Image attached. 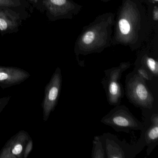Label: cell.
Here are the masks:
<instances>
[{
	"instance_id": "cell-19",
	"label": "cell",
	"mask_w": 158,
	"mask_h": 158,
	"mask_svg": "<svg viewBox=\"0 0 158 158\" xmlns=\"http://www.w3.org/2000/svg\"><path fill=\"white\" fill-rule=\"evenodd\" d=\"M149 1V3H154V4H157L158 0H148Z\"/></svg>"
},
{
	"instance_id": "cell-4",
	"label": "cell",
	"mask_w": 158,
	"mask_h": 158,
	"mask_svg": "<svg viewBox=\"0 0 158 158\" xmlns=\"http://www.w3.org/2000/svg\"><path fill=\"white\" fill-rule=\"evenodd\" d=\"M100 138L106 158H135L146 147L141 135L133 145L120 140L117 136L110 133H104Z\"/></svg>"
},
{
	"instance_id": "cell-12",
	"label": "cell",
	"mask_w": 158,
	"mask_h": 158,
	"mask_svg": "<svg viewBox=\"0 0 158 158\" xmlns=\"http://www.w3.org/2000/svg\"><path fill=\"white\" fill-rule=\"evenodd\" d=\"M135 64H139L146 69L153 78L158 80V60L147 53L140 55L135 61Z\"/></svg>"
},
{
	"instance_id": "cell-8",
	"label": "cell",
	"mask_w": 158,
	"mask_h": 158,
	"mask_svg": "<svg viewBox=\"0 0 158 158\" xmlns=\"http://www.w3.org/2000/svg\"><path fill=\"white\" fill-rule=\"evenodd\" d=\"M144 127L140 135L147 146V154L149 156L158 144V110L142 113Z\"/></svg>"
},
{
	"instance_id": "cell-17",
	"label": "cell",
	"mask_w": 158,
	"mask_h": 158,
	"mask_svg": "<svg viewBox=\"0 0 158 158\" xmlns=\"http://www.w3.org/2000/svg\"><path fill=\"white\" fill-rule=\"evenodd\" d=\"M10 98V97L7 96V97H3V98H0V113L2 112L3 109L9 103Z\"/></svg>"
},
{
	"instance_id": "cell-14",
	"label": "cell",
	"mask_w": 158,
	"mask_h": 158,
	"mask_svg": "<svg viewBox=\"0 0 158 158\" xmlns=\"http://www.w3.org/2000/svg\"><path fill=\"white\" fill-rule=\"evenodd\" d=\"M92 158H106L105 151L100 136H95L93 140Z\"/></svg>"
},
{
	"instance_id": "cell-11",
	"label": "cell",
	"mask_w": 158,
	"mask_h": 158,
	"mask_svg": "<svg viewBox=\"0 0 158 158\" xmlns=\"http://www.w3.org/2000/svg\"><path fill=\"white\" fill-rule=\"evenodd\" d=\"M44 4L48 11L54 17L72 15L80 10V6L70 0H44Z\"/></svg>"
},
{
	"instance_id": "cell-15",
	"label": "cell",
	"mask_w": 158,
	"mask_h": 158,
	"mask_svg": "<svg viewBox=\"0 0 158 158\" xmlns=\"http://www.w3.org/2000/svg\"><path fill=\"white\" fill-rule=\"evenodd\" d=\"M21 5L20 0H0V7L3 8L18 7Z\"/></svg>"
},
{
	"instance_id": "cell-5",
	"label": "cell",
	"mask_w": 158,
	"mask_h": 158,
	"mask_svg": "<svg viewBox=\"0 0 158 158\" xmlns=\"http://www.w3.org/2000/svg\"><path fill=\"white\" fill-rule=\"evenodd\" d=\"M101 123L112 127L116 132L128 133L134 130L141 131L144 127L139 121L126 106L116 105L101 120Z\"/></svg>"
},
{
	"instance_id": "cell-3",
	"label": "cell",
	"mask_w": 158,
	"mask_h": 158,
	"mask_svg": "<svg viewBox=\"0 0 158 158\" xmlns=\"http://www.w3.org/2000/svg\"><path fill=\"white\" fill-rule=\"evenodd\" d=\"M125 94L135 107L143 112L158 110V95L155 89L138 74L135 70L126 77Z\"/></svg>"
},
{
	"instance_id": "cell-18",
	"label": "cell",
	"mask_w": 158,
	"mask_h": 158,
	"mask_svg": "<svg viewBox=\"0 0 158 158\" xmlns=\"http://www.w3.org/2000/svg\"><path fill=\"white\" fill-rule=\"evenodd\" d=\"M152 19L154 22L157 23L158 21V7L157 4H155L152 9L151 13Z\"/></svg>"
},
{
	"instance_id": "cell-9",
	"label": "cell",
	"mask_w": 158,
	"mask_h": 158,
	"mask_svg": "<svg viewBox=\"0 0 158 158\" xmlns=\"http://www.w3.org/2000/svg\"><path fill=\"white\" fill-rule=\"evenodd\" d=\"M31 138L26 131H19L1 149L0 158H23L26 146Z\"/></svg>"
},
{
	"instance_id": "cell-10",
	"label": "cell",
	"mask_w": 158,
	"mask_h": 158,
	"mask_svg": "<svg viewBox=\"0 0 158 158\" xmlns=\"http://www.w3.org/2000/svg\"><path fill=\"white\" fill-rule=\"evenodd\" d=\"M30 77L28 72L21 68L0 66V87L2 89L20 85Z\"/></svg>"
},
{
	"instance_id": "cell-13",
	"label": "cell",
	"mask_w": 158,
	"mask_h": 158,
	"mask_svg": "<svg viewBox=\"0 0 158 158\" xmlns=\"http://www.w3.org/2000/svg\"><path fill=\"white\" fill-rule=\"evenodd\" d=\"M3 7H0V31L11 30L17 26L16 16L12 15Z\"/></svg>"
},
{
	"instance_id": "cell-20",
	"label": "cell",
	"mask_w": 158,
	"mask_h": 158,
	"mask_svg": "<svg viewBox=\"0 0 158 158\" xmlns=\"http://www.w3.org/2000/svg\"><path fill=\"white\" fill-rule=\"evenodd\" d=\"M29 1L31 2H34V3H37L38 1V0H29Z\"/></svg>"
},
{
	"instance_id": "cell-1",
	"label": "cell",
	"mask_w": 158,
	"mask_h": 158,
	"mask_svg": "<svg viewBox=\"0 0 158 158\" xmlns=\"http://www.w3.org/2000/svg\"><path fill=\"white\" fill-rule=\"evenodd\" d=\"M112 38L113 44L139 48L151 29V22L140 0H123L119 9Z\"/></svg>"
},
{
	"instance_id": "cell-6",
	"label": "cell",
	"mask_w": 158,
	"mask_h": 158,
	"mask_svg": "<svg viewBox=\"0 0 158 158\" xmlns=\"http://www.w3.org/2000/svg\"><path fill=\"white\" fill-rule=\"evenodd\" d=\"M130 62H122L117 67H112L104 71L105 77L102 80L108 103L115 106L121 104L125 95L124 89L120 79L123 73L131 67Z\"/></svg>"
},
{
	"instance_id": "cell-7",
	"label": "cell",
	"mask_w": 158,
	"mask_h": 158,
	"mask_svg": "<svg viewBox=\"0 0 158 158\" xmlns=\"http://www.w3.org/2000/svg\"><path fill=\"white\" fill-rule=\"evenodd\" d=\"M62 83L61 70L58 67L45 87L44 98L41 104L44 122L48 121L51 113L55 110L60 94Z\"/></svg>"
},
{
	"instance_id": "cell-2",
	"label": "cell",
	"mask_w": 158,
	"mask_h": 158,
	"mask_svg": "<svg viewBox=\"0 0 158 158\" xmlns=\"http://www.w3.org/2000/svg\"><path fill=\"white\" fill-rule=\"evenodd\" d=\"M114 15L106 13L98 16L85 27L77 40L75 52L77 56L99 53L110 46Z\"/></svg>"
},
{
	"instance_id": "cell-16",
	"label": "cell",
	"mask_w": 158,
	"mask_h": 158,
	"mask_svg": "<svg viewBox=\"0 0 158 158\" xmlns=\"http://www.w3.org/2000/svg\"><path fill=\"white\" fill-rule=\"evenodd\" d=\"M33 145H34V144H33V139L31 138L28 140V142L26 146L24 152L23 158H27L33 149Z\"/></svg>"
},
{
	"instance_id": "cell-21",
	"label": "cell",
	"mask_w": 158,
	"mask_h": 158,
	"mask_svg": "<svg viewBox=\"0 0 158 158\" xmlns=\"http://www.w3.org/2000/svg\"><path fill=\"white\" fill-rule=\"evenodd\" d=\"M103 1H109V0H103Z\"/></svg>"
}]
</instances>
